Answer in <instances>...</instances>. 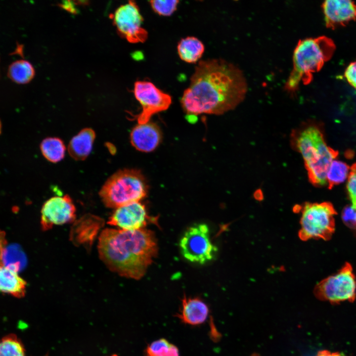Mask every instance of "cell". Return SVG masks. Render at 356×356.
Here are the masks:
<instances>
[{"label":"cell","mask_w":356,"mask_h":356,"mask_svg":"<svg viewBox=\"0 0 356 356\" xmlns=\"http://www.w3.org/2000/svg\"><path fill=\"white\" fill-rule=\"evenodd\" d=\"M247 83L241 70L222 59L200 61L181 99L189 115H221L244 99Z\"/></svg>","instance_id":"obj_1"},{"label":"cell","mask_w":356,"mask_h":356,"mask_svg":"<svg viewBox=\"0 0 356 356\" xmlns=\"http://www.w3.org/2000/svg\"><path fill=\"white\" fill-rule=\"evenodd\" d=\"M98 250L100 258L111 271L138 280L144 276L156 256L158 245L150 230L108 228L100 234Z\"/></svg>","instance_id":"obj_2"},{"label":"cell","mask_w":356,"mask_h":356,"mask_svg":"<svg viewBox=\"0 0 356 356\" xmlns=\"http://www.w3.org/2000/svg\"><path fill=\"white\" fill-rule=\"evenodd\" d=\"M336 49L332 39L326 37L300 40L293 52V69L285 84V89L294 93L301 83L310 84L313 75L331 59Z\"/></svg>","instance_id":"obj_3"},{"label":"cell","mask_w":356,"mask_h":356,"mask_svg":"<svg viewBox=\"0 0 356 356\" xmlns=\"http://www.w3.org/2000/svg\"><path fill=\"white\" fill-rule=\"evenodd\" d=\"M296 145L301 154L310 180L315 185L327 183V173L338 152L328 147L320 131L315 127H308L297 136Z\"/></svg>","instance_id":"obj_4"},{"label":"cell","mask_w":356,"mask_h":356,"mask_svg":"<svg viewBox=\"0 0 356 356\" xmlns=\"http://www.w3.org/2000/svg\"><path fill=\"white\" fill-rule=\"evenodd\" d=\"M148 186L145 178L138 170H123L111 176L99 191L104 204L118 208L139 202L147 195Z\"/></svg>","instance_id":"obj_5"},{"label":"cell","mask_w":356,"mask_h":356,"mask_svg":"<svg viewBox=\"0 0 356 356\" xmlns=\"http://www.w3.org/2000/svg\"><path fill=\"white\" fill-rule=\"evenodd\" d=\"M299 237L303 241L312 238L329 239L335 230L336 212L329 202L306 203L303 206Z\"/></svg>","instance_id":"obj_6"},{"label":"cell","mask_w":356,"mask_h":356,"mask_svg":"<svg viewBox=\"0 0 356 356\" xmlns=\"http://www.w3.org/2000/svg\"><path fill=\"white\" fill-rule=\"evenodd\" d=\"M313 293L319 300L331 304L354 302L356 297V281L351 265L348 263L336 273L319 282Z\"/></svg>","instance_id":"obj_7"},{"label":"cell","mask_w":356,"mask_h":356,"mask_svg":"<svg viewBox=\"0 0 356 356\" xmlns=\"http://www.w3.org/2000/svg\"><path fill=\"white\" fill-rule=\"evenodd\" d=\"M179 246L186 260L201 264L211 260L217 251L211 241L209 228L205 223L189 227L180 239Z\"/></svg>","instance_id":"obj_8"},{"label":"cell","mask_w":356,"mask_h":356,"mask_svg":"<svg viewBox=\"0 0 356 356\" xmlns=\"http://www.w3.org/2000/svg\"><path fill=\"white\" fill-rule=\"evenodd\" d=\"M111 18L119 35L129 43H143L147 40L148 33L142 26L143 18L134 1L120 5Z\"/></svg>","instance_id":"obj_9"},{"label":"cell","mask_w":356,"mask_h":356,"mask_svg":"<svg viewBox=\"0 0 356 356\" xmlns=\"http://www.w3.org/2000/svg\"><path fill=\"white\" fill-rule=\"evenodd\" d=\"M134 92L142 108L137 118L140 124L149 122L153 115L167 110L172 102L169 94L163 92L150 82H135Z\"/></svg>","instance_id":"obj_10"},{"label":"cell","mask_w":356,"mask_h":356,"mask_svg":"<svg viewBox=\"0 0 356 356\" xmlns=\"http://www.w3.org/2000/svg\"><path fill=\"white\" fill-rule=\"evenodd\" d=\"M76 218V208L70 197L54 196L44 204L41 210V224L43 230L51 229L54 225L71 222Z\"/></svg>","instance_id":"obj_11"},{"label":"cell","mask_w":356,"mask_h":356,"mask_svg":"<svg viewBox=\"0 0 356 356\" xmlns=\"http://www.w3.org/2000/svg\"><path fill=\"white\" fill-rule=\"evenodd\" d=\"M150 219L145 206L136 202L116 208L108 223L123 230H135L144 228Z\"/></svg>","instance_id":"obj_12"},{"label":"cell","mask_w":356,"mask_h":356,"mask_svg":"<svg viewBox=\"0 0 356 356\" xmlns=\"http://www.w3.org/2000/svg\"><path fill=\"white\" fill-rule=\"evenodd\" d=\"M322 8L326 27L332 29L344 26L356 20V5L351 0H329Z\"/></svg>","instance_id":"obj_13"},{"label":"cell","mask_w":356,"mask_h":356,"mask_svg":"<svg viewBox=\"0 0 356 356\" xmlns=\"http://www.w3.org/2000/svg\"><path fill=\"white\" fill-rule=\"evenodd\" d=\"M162 138L158 126L153 123L148 122L135 126L131 135V142L137 150L149 152L158 146Z\"/></svg>","instance_id":"obj_14"},{"label":"cell","mask_w":356,"mask_h":356,"mask_svg":"<svg viewBox=\"0 0 356 356\" xmlns=\"http://www.w3.org/2000/svg\"><path fill=\"white\" fill-rule=\"evenodd\" d=\"M17 272L13 268L1 265L0 289L4 293L21 298L25 296L27 283Z\"/></svg>","instance_id":"obj_15"},{"label":"cell","mask_w":356,"mask_h":356,"mask_svg":"<svg viewBox=\"0 0 356 356\" xmlns=\"http://www.w3.org/2000/svg\"><path fill=\"white\" fill-rule=\"evenodd\" d=\"M95 134L90 128H85L74 136L68 145V152L76 160L85 159L91 152Z\"/></svg>","instance_id":"obj_16"},{"label":"cell","mask_w":356,"mask_h":356,"mask_svg":"<svg viewBox=\"0 0 356 356\" xmlns=\"http://www.w3.org/2000/svg\"><path fill=\"white\" fill-rule=\"evenodd\" d=\"M207 305L198 298H186L182 300L180 317L189 324L197 325L203 323L209 314Z\"/></svg>","instance_id":"obj_17"},{"label":"cell","mask_w":356,"mask_h":356,"mask_svg":"<svg viewBox=\"0 0 356 356\" xmlns=\"http://www.w3.org/2000/svg\"><path fill=\"white\" fill-rule=\"evenodd\" d=\"M177 48L180 58L189 63L196 62L202 56L205 49L202 42L194 37L182 39Z\"/></svg>","instance_id":"obj_18"},{"label":"cell","mask_w":356,"mask_h":356,"mask_svg":"<svg viewBox=\"0 0 356 356\" xmlns=\"http://www.w3.org/2000/svg\"><path fill=\"white\" fill-rule=\"evenodd\" d=\"M103 220L95 216L86 217L77 222L76 228V238L79 237L81 243H91L97 234L98 230L102 226Z\"/></svg>","instance_id":"obj_19"},{"label":"cell","mask_w":356,"mask_h":356,"mask_svg":"<svg viewBox=\"0 0 356 356\" xmlns=\"http://www.w3.org/2000/svg\"><path fill=\"white\" fill-rule=\"evenodd\" d=\"M35 75V69L29 61L18 60L8 67V77L14 82L24 84L30 82Z\"/></svg>","instance_id":"obj_20"},{"label":"cell","mask_w":356,"mask_h":356,"mask_svg":"<svg viewBox=\"0 0 356 356\" xmlns=\"http://www.w3.org/2000/svg\"><path fill=\"white\" fill-rule=\"evenodd\" d=\"M41 152L48 161L56 163L64 157L66 148L61 139L57 137H48L41 143Z\"/></svg>","instance_id":"obj_21"},{"label":"cell","mask_w":356,"mask_h":356,"mask_svg":"<svg viewBox=\"0 0 356 356\" xmlns=\"http://www.w3.org/2000/svg\"><path fill=\"white\" fill-rule=\"evenodd\" d=\"M350 169L344 162L334 160L328 169L326 180L329 188L344 182L349 177Z\"/></svg>","instance_id":"obj_22"},{"label":"cell","mask_w":356,"mask_h":356,"mask_svg":"<svg viewBox=\"0 0 356 356\" xmlns=\"http://www.w3.org/2000/svg\"><path fill=\"white\" fill-rule=\"evenodd\" d=\"M0 356H25L24 345L16 335L10 334L2 338Z\"/></svg>","instance_id":"obj_23"},{"label":"cell","mask_w":356,"mask_h":356,"mask_svg":"<svg viewBox=\"0 0 356 356\" xmlns=\"http://www.w3.org/2000/svg\"><path fill=\"white\" fill-rule=\"evenodd\" d=\"M148 356H178V349L164 339L153 342L147 349Z\"/></svg>","instance_id":"obj_24"},{"label":"cell","mask_w":356,"mask_h":356,"mask_svg":"<svg viewBox=\"0 0 356 356\" xmlns=\"http://www.w3.org/2000/svg\"><path fill=\"white\" fill-rule=\"evenodd\" d=\"M179 1L151 0L150 5L154 12L159 15L170 16L176 11Z\"/></svg>","instance_id":"obj_25"},{"label":"cell","mask_w":356,"mask_h":356,"mask_svg":"<svg viewBox=\"0 0 356 356\" xmlns=\"http://www.w3.org/2000/svg\"><path fill=\"white\" fill-rule=\"evenodd\" d=\"M347 188L352 206L356 209V163L351 168Z\"/></svg>","instance_id":"obj_26"},{"label":"cell","mask_w":356,"mask_h":356,"mask_svg":"<svg viewBox=\"0 0 356 356\" xmlns=\"http://www.w3.org/2000/svg\"><path fill=\"white\" fill-rule=\"evenodd\" d=\"M342 218L347 226L351 228H356V209L352 205L345 207L342 212Z\"/></svg>","instance_id":"obj_27"},{"label":"cell","mask_w":356,"mask_h":356,"mask_svg":"<svg viewBox=\"0 0 356 356\" xmlns=\"http://www.w3.org/2000/svg\"><path fill=\"white\" fill-rule=\"evenodd\" d=\"M344 76L348 83L356 89V59L348 66Z\"/></svg>","instance_id":"obj_28"},{"label":"cell","mask_w":356,"mask_h":356,"mask_svg":"<svg viewBox=\"0 0 356 356\" xmlns=\"http://www.w3.org/2000/svg\"><path fill=\"white\" fill-rule=\"evenodd\" d=\"M315 356H345L338 352H332L328 350H321L318 352Z\"/></svg>","instance_id":"obj_29"}]
</instances>
